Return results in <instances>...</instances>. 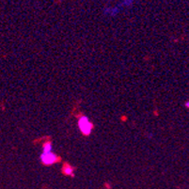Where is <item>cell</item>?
Returning a JSON list of instances; mask_svg holds the SVG:
<instances>
[{
    "label": "cell",
    "instance_id": "1",
    "mask_svg": "<svg viewBox=\"0 0 189 189\" xmlns=\"http://www.w3.org/2000/svg\"><path fill=\"white\" fill-rule=\"evenodd\" d=\"M78 127L81 133L85 136H89L93 129V124L88 120V118L83 116L78 120Z\"/></svg>",
    "mask_w": 189,
    "mask_h": 189
},
{
    "label": "cell",
    "instance_id": "2",
    "mask_svg": "<svg viewBox=\"0 0 189 189\" xmlns=\"http://www.w3.org/2000/svg\"><path fill=\"white\" fill-rule=\"evenodd\" d=\"M41 163L44 165L49 166V165H53L55 163H57L59 160V157L56 154V153L51 151V152H43L40 156Z\"/></svg>",
    "mask_w": 189,
    "mask_h": 189
},
{
    "label": "cell",
    "instance_id": "3",
    "mask_svg": "<svg viewBox=\"0 0 189 189\" xmlns=\"http://www.w3.org/2000/svg\"><path fill=\"white\" fill-rule=\"evenodd\" d=\"M63 172L66 175H69V176H74V169L68 164L64 165V166H63Z\"/></svg>",
    "mask_w": 189,
    "mask_h": 189
},
{
    "label": "cell",
    "instance_id": "4",
    "mask_svg": "<svg viewBox=\"0 0 189 189\" xmlns=\"http://www.w3.org/2000/svg\"><path fill=\"white\" fill-rule=\"evenodd\" d=\"M184 106H185V107H186V108H188V109H189V101L185 102V104H184Z\"/></svg>",
    "mask_w": 189,
    "mask_h": 189
}]
</instances>
